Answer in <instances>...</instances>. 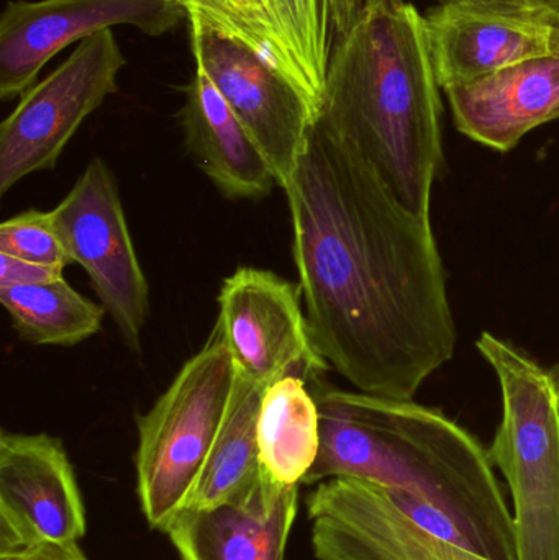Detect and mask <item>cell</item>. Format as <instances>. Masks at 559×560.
<instances>
[{
    "mask_svg": "<svg viewBox=\"0 0 559 560\" xmlns=\"http://www.w3.org/2000/svg\"><path fill=\"white\" fill-rule=\"evenodd\" d=\"M284 192L315 348L358 392L414 398L456 348L430 219L317 124Z\"/></svg>",
    "mask_w": 559,
    "mask_h": 560,
    "instance_id": "obj_1",
    "label": "cell"
},
{
    "mask_svg": "<svg viewBox=\"0 0 559 560\" xmlns=\"http://www.w3.org/2000/svg\"><path fill=\"white\" fill-rule=\"evenodd\" d=\"M321 451L304 486L360 479L422 500L466 545L492 560H517L514 516L488 447L436 408L412 398L312 387Z\"/></svg>",
    "mask_w": 559,
    "mask_h": 560,
    "instance_id": "obj_2",
    "label": "cell"
},
{
    "mask_svg": "<svg viewBox=\"0 0 559 560\" xmlns=\"http://www.w3.org/2000/svg\"><path fill=\"white\" fill-rule=\"evenodd\" d=\"M440 115L423 15L406 0H364L331 49L317 125L360 154L404 209L430 219Z\"/></svg>",
    "mask_w": 559,
    "mask_h": 560,
    "instance_id": "obj_3",
    "label": "cell"
},
{
    "mask_svg": "<svg viewBox=\"0 0 559 560\" xmlns=\"http://www.w3.org/2000/svg\"><path fill=\"white\" fill-rule=\"evenodd\" d=\"M496 377L502 417L489 457L511 493L517 560H559V395L545 371L511 341L476 342Z\"/></svg>",
    "mask_w": 559,
    "mask_h": 560,
    "instance_id": "obj_4",
    "label": "cell"
},
{
    "mask_svg": "<svg viewBox=\"0 0 559 560\" xmlns=\"http://www.w3.org/2000/svg\"><path fill=\"white\" fill-rule=\"evenodd\" d=\"M240 384L220 329L138 417L137 492L150 528L164 532L186 506Z\"/></svg>",
    "mask_w": 559,
    "mask_h": 560,
    "instance_id": "obj_5",
    "label": "cell"
},
{
    "mask_svg": "<svg viewBox=\"0 0 559 560\" xmlns=\"http://www.w3.org/2000/svg\"><path fill=\"white\" fill-rule=\"evenodd\" d=\"M127 65L112 28L79 42L43 81L20 95L0 125V196L38 171L53 170L82 121L118 92Z\"/></svg>",
    "mask_w": 559,
    "mask_h": 560,
    "instance_id": "obj_6",
    "label": "cell"
},
{
    "mask_svg": "<svg viewBox=\"0 0 559 560\" xmlns=\"http://www.w3.org/2000/svg\"><path fill=\"white\" fill-rule=\"evenodd\" d=\"M51 215L72 262L89 276L125 345L140 352L150 313V287L110 167L94 158Z\"/></svg>",
    "mask_w": 559,
    "mask_h": 560,
    "instance_id": "obj_7",
    "label": "cell"
},
{
    "mask_svg": "<svg viewBox=\"0 0 559 560\" xmlns=\"http://www.w3.org/2000/svg\"><path fill=\"white\" fill-rule=\"evenodd\" d=\"M217 303V328L242 377L261 388L289 375L321 384L330 365L315 348L299 283L240 268L223 280Z\"/></svg>",
    "mask_w": 559,
    "mask_h": 560,
    "instance_id": "obj_8",
    "label": "cell"
},
{
    "mask_svg": "<svg viewBox=\"0 0 559 560\" xmlns=\"http://www.w3.org/2000/svg\"><path fill=\"white\" fill-rule=\"evenodd\" d=\"M196 66L219 89L275 171L279 189L291 183L317 124L304 95L265 56L189 16Z\"/></svg>",
    "mask_w": 559,
    "mask_h": 560,
    "instance_id": "obj_9",
    "label": "cell"
},
{
    "mask_svg": "<svg viewBox=\"0 0 559 560\" xmlns=\"http://www.w3.org/2000/svg\"><path fill=\"white\" fill-rule=\"evenodd\" d=\"M189 20L179 0H10L0 15V98L20 97L71 43L130 25L160 38Z\"/></svg>",
    "mask_w": 559,
    "mask_h": 560,
    "instance_id": "obj_10",
    "label": "cell"
},
{
    "mask_svg": "<svg viewBox=\"0 0 559 560\" xmlns=\"http://www.w3.org/2000/svg\"><path fill=\"white\" fill-rule=\"evenodd\" d=\"M305 505L318 560H492L423 528L366 480H324Z\"/></svg>",
    "mask_w": 559,
    "mask_h": 560,
    "instance_id": "obj_11",
    "label": "cell"
},
{
    "mask_svg": "<svg viewBox=\"0 0 559 560\" xmlns=\"http://www.w3.org/2000/svg\"><path fill=\"white\" fill-rule=\"evenodd\" d=\"M423 25L443 91L559 52V10L538 3H443Z\"/></svg>",
    "mask_w": 559,
    "mask_h": 560,
    "instance_id": "obj_12",
    "label": "cell"
},
{
    "mask_svg": "<svg viewBox=\"0 0 559 560\" xmlns=\"http://www.w3.org/2000/svg\"><path fill=\"white\" fill-rule=\"evenodd\" d=\"M84 500L68 453L49 434H0V552L85 536Z\"/></svg>",
    "mask_w": 559,
    "mask_h": 560,
    "instance_id": "obj_13",
    "label": "cell"
},
{
    "mask_svg": "<svg viewBox=\"0 0 559 560\" xmlns=\"http://www.w3.org/2000/svg\"><path fill=\"white\" fill-rule=\"evenodd\" d=\"M299 509V487L263 476L236 499L207 509H183L164 535L183 560H284Z\"/></svg>",
    "mask_w": 559,
    "mask_h": 560,
    "instance_id": "obj_14",
    "label": "cell"
},
{
    "mask_svg": "<svg viewBox=\"0 0 559 560\" xmlns=\"http://www.w3.org/2000/svg\"><path fill=\"white\" fill-rule=\"evenodd\" d=\"M456 128L499 153L559 118V52L445 89Z\"/></svg>",
    "mask_w": 559,
    "mask_h": 560,
    "instance_id": "obj_15",
    "label": "cell"
},
{
    "mask_svg": "<svg viewBox=\"0 0 559 560\" xmlns=\"http://www.w3.org/2000/svg\"><path fill=\"white\" fill-rule=\"evenodd\" d=\"M183 94L177 120L197 166L226 199L268 197L278 186L271 164L199 66Z\"/></svg>",
    "mask_w": 559,
    "mask_h": 560,
    "instance_id": "obj_16",
    "label": "cell"
},
{
    "mask_svg": "<svg viewBox=\"0 0 559 560\" xmlns=\"http://www.w3.org/2000/svg\"><path fill=\"white\" fill-rule=\"evenodd\" d=\"M256 431L263 476L278 486L301 487L321 451V410L311 385L295 375L268 385Z\"/></svg>",
    "mask_w": 559,
    "mask_h": 560,
    "instance_id": "obj_17",
    "label": "cell"
},
{
    "mask_svg": "<svg viewBox=\"0 0 559 560\" xmlns=\"http://www.w3.org/2000/svg\"><path fill=\"white\" fill-rule=\"evenodd\" d=\"M263 390L265 388L240 375L229 417L187 500V509H207L229 502L261 482L256 427Z\"/></svg>",
    "mask_w": 559,
    "mask_h": 560,
    "instance_id": "obj_18",
    "label": "cell"
},
{
    "mask_svg": "<svg viewBox=\"0 0 559 560\" xmlns=\"http://www.w3.org/2000/svg\"><path fill=\"white\" fill-rule=\"evenodd\" d=\"M0 303L23 341L75 346L98 332L105 308L65 279L42 285L0 287Z\"/></svg>",
    "mask_w": 559,
    "mask_h": 560,
    "instance_id": "obj_19",
    "label": "cell"
},
{
    "mask_svg": "<svg viewBox=\"0 0 559 560\" xmlns=\"http://www.w3.org/2000/svg\"><path fill=\"white\" fill-rule=\"evenodd\" d=\"M265 3L291 65L295 88L318 118L328 61L337 42L340 0H265Z\"/></svg>",
    "mask_w": 559,
    "mask_h": 560,
    "instance_id": "obj_20",
    "label": "cell"
},
{
    "mask_svg": "<svg viewBox=\"0 0 559 560\" xmlns=\"http://www.w3.org/2000/svg\"><path fill=\"white\" fill-rule=\"evenodd\" d=\"M0 255L66 269L74 265L51 212L26 210L0 225Z\"/></svg>",
    "mask_w": 559,
    "mask_h": 560,
    "instance_id": "obj_21",
    "label": "cell"
},
{
    "mask_svg": "<svg viewBox=\"0 0 559 560\" xmlns=\"http://www.w3.org/2000/svg\"><path fill=\"white\" fill-rule=\"evenodd\" d=\"M179 2L186 7L189 16H196L209 28L238 39L258 52L252 36L246 32L245 25L230 5L229 0H179Z\"/></svg>",
    "mask_w": 559,
    "mask_h": 560,
    "instance_id": "obj_22",
    "label": "cell"
},
{
    "mask_svg": "<svg viewBox=\"0 0 559 560\" xmlns=\"http://www.w3.org/2000/svg\"><path fill=\"white\" fill-rule=\"evenodd\" d=\"M65 269L0 255V287L42 285L62 278Z\"/></svg>",
    "mask_w": 559,
    "mask_h": 560,
    "instance_id": "obj_23",
    "label": "cell"
},
{
    "mask_svg": "<svg viewBox=\"0 0 559 560\" xmlns=\"http://www.w3.org/2000/svg\"><path fill=\"white\" fill-rule=\"evenodd\" d=\"M0 560H89L79 542H43L15 551L0 552Z\"/></svg>",
    "mask_w": 559,
    "mask_h": 560,
    "instance_id": "obj_24",
    "label": "cell"
},
{
    "mask_svg": "<svg viewBox=\"0 0 559 560\" xmlns=\"http://www.w3.org/2000/svg\"><path fill=\"white\" fill-rule=\"evenodd\" d=\"M440 5L443 3H462V2H519V3H538V5L554 7L559 10V0H436Z\"/></svg>",
    "mask_w": 559,
    "mask_h": 560,
    "instance_id": "obj_25",
    "label": "cell"
},
{
    "mask_svg": "<svg viewBox=\"0 0 559 560\" xmlns=\"http://www.w3.org/2000/svg\"><path fill=\"white\" fill-rule=\"evenodd\" d=\"M551 374H554L555 382H557L558 395H559V364L557 365V368L554 369V371H551Z\"/></svg>",
    "mask_w": 559,
    "mask_h": 560,
    "instance_id": "obj_26",
    "label": "cell"
},
{
    "mask_svg": "<svg viewBox=\"0 0 559 560\" xmlns=\"http://www.w3.org/2000/svg\"><path fill=\"white\" fill-rule=\"evenodd\" d=\"M343 2L350 7H358L361 5V3H363V0H343Z\"/></svg>",
    "mask_w": 559,
    "mask_h": 560,
    "instance_id": "obj_27",
    "label": "cell"
}]
</instances>
